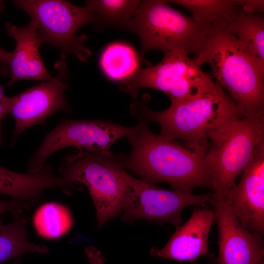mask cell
<instances>
[{"label":"cell","mask_w":264,"mask_h":264,"mask_svg":"<svg viewBox=\"0 0 264 264\" xmlns=\"http://www.w3.org/2000/svg\"><path fill=\"white\" fill-rule=\"evenodd\" d=\"M138 123L126 138L132 150L116 155L124 168L154 185L166 183L174 190L192 192L196 187L211 188V177L205 162L207 149H195L163 138L153 133L148 123L138 117Z\"/></svg>","instance_id":"cell-1"},{"label":"cell","mask_w":264,"mask_h":264,"mask_svg":"<svg viewBox=\"0 0 264 264\" xmlns=\"http://www.w3.org/2000/svg\"><path fill=\"white\" fill-rule=\"evenodd\" d=\"M141 111L138 117L159 125L160 136L180 140L195 149H209L210 142L232 122L245 115L221 87L187 101L171 103L163 110L143 106Z\"/></svg>","instance_id":"cell-2"},{"label":"cell","mask_w":264,"mask_h":264,"mask_svg":"<svg viewBox=\"0 0 264 264\" xmlns=\"http://www.w3.org/2000/svg\"><path fill=\"white\" fill-rule=\"evenodd\" d=\"M194 59L199 66L209 65L215 82L227 91L245 115L264 113V72L224 26H211Z\"/></svg>","instance_id":"cell-3"},{"label":"cell","mask_w":264,"mask_h":264,"mask_svg":"<svg viewBox=\"0 0 264 264\" xmlns=\"http://www.w3.org/2000/svg\"><path fill=\"white\" fill-rule=\"evenodd\" d=\"M264 147V113L236 120L210 142L205 162L213 198H228L236 186L237 176Z\"/></svg>","instance_id":"cell-4"},{"label":"cell","mask_w":264,"mask_h":264,"mask_svg":"<svg viewBox=\"0 0 264 264\" xmlns=\"http://www.w3.org/2000/svg\"><path fill=\"white\" fill-rule=\"evenodd\" d=\"M211 27L172 8L166 0H151L141 1L127 28L139 37L143 53L153 49L163 53L180 49L195 58Z\"/></svg>","instance_id":"cell-5"},{"label":"cell","mask_w":264,"mask_h":264,"mask_svg":"<svg viewBox=\"0 0 264 264\" xmlns=\"http://www.w3.org/2000/svg\"><path fill=\"white\" fill-rule=\"evenodd\" d=\"M59 171L77 189L81 190L80 184L87 187L95 206L98 228L121 212L126 171L116 155L77 149L63 159Z\"/></svg>","instance_id":"cell-6"},{"label":"cell","mask_w":264,"mask_h":264,"mask_svg":"<svg viewBox=\"0 0 264 264\" xmlns=\"http://www.w3.org/2000/svg\"><path fill=\"white\" fill-rule=\"evenodd\" d=\"M220 87L188 53L175 49L164 53L162 60L156 65L139 69L122 82L119 88L134 98L140 88H154L166 93L171 103H177L200 97Z\"/></svg>","instance_id":"cell-7"},{"label":"cell","mask_w":264,"mask_h":264,"mask_svg":"<svg viewBox=\"0 0 264 264\" xmlns=\"http://www.w3.org/2000/svg\"><path fill=\"white\" fill-rule=\"evenodd\" d=\"M14 1L18 8L30 16L44 43L59 48L63 59L69 54L82 61L89 57L90 52L85 46L87 36H76L81 26L94 22L93 10L87 3L78 6L62 0Z\"/></svg>","instance_id":"cell-8"},{"label":"cell","mask_w":264,"mask_h":264,"mask_svg":"<svg viewBox=\"0 0 264 264\" xmlns=\"http://www.w3.org/2000/svg\"><path fill=\"white\" fill-rule=\"evenodd\" d=\"M132 127L92 120L63 119L45 136L27 164L28 173L44 170L47 158L54 153L75 147L95 154L111 155L110 148L119 139L127 138Z\"/></svg>","instance_id":"cell-9"},{"label":"cell","mask_w":264,"mask_h":264,"mask_svg":"<svg viewBox=\"0 0 264 264\" xmlns=\"http://www.w3.org/2000/svg\"><path fill=\"white\" fill-rule=\"evenodd\" d=\"M126 188L122 211L123 220L133 222L145 219L157 222H170L176 226L182 221L181 212L190 206H206L211 202L212 193L195 195L192 192L159 188L126 172Z\"/></svg>","instance_id":"cell-10"},{"label":"cell","mask_w":264,"mask_h":264,"mask_svg":"<svg viewBox=\"0 0 264 264\" xmlns=\"http://www.w3.org/2000/svg\"><path fill=\"white\" fill-rule=\"evenodd\" d=\"M56 67L59 71L56 77L16 95L8 97L7 113L12 115L15 121L11 146L25 130L33 126L43 125L54 112L70 111L65 94L67 88L65 80L66 66L61 62Z\"/></svg>","instance_id":"cell-11"},{"label":"cell","mask_w":264,"mask_h":264,"mask_svg":"<svg viewBox=\"0 0 264 264\" xmlns=\"http://www.w3.org/2000/svg\"><path fill=\"white\" fill-rule=\"evenodd\" d=\"M211 204L218 230V257L214 264H264L263 238L244 227L227 200L213 198Z\"/></svg>","instance_id":"cell-12"},{"label":"cell","mask_w":264,"mask_h":264,"mask_svg":"<svg viewBox=\"0 0 264 264\" xmlns=\"http://www.w3.org/2000/svg\"><path fill=\"white\" fill-rule=\"evenodd\" d=\"M242 225L252 233L264 235V147L243 171L227 199Z\"/></svg>","instance_id":"cell-13"},{"label":"cell","mask_w":264,"mask_h":264,"mask_svg":"<svg viewBox=\"0 0 264 264\" xmlns=\"http://www.w3.org/2000/svg\"><path fill=\"white\" fill-rule=\"evenodd\" d=\"M8 35L16 43L14 51L7 59L0 61V74L9 76L8 86L19 80H35L42 82L53 77L48 73L39 54L44 43L34 22L19 27L10 23L5 24Z\"/></svg>","instance_id":"cell-14"},{"label":"cell","mask_w":264,"mask_h":264,"mask_svg":"<svg viewBox=\"0 0 264 264\" xmlns=\"http://www.w3.org/2000/svg\"><path fill=\"white\" fill-rule=\"evenodd\" d=\"M213 210L206 206L194 208L190 218L176 230L166 244L159 249L153 247L150 254L157 258L171 259L179 262H188L194 264L197 259L210 254L208 237L215 220Z\"/></svg>","instance_id":"cell-15"},{"label":"cell","mask_w":264,"mask_h":264,"mask_svg":"<svg viewBox=\"0 0 264 264\" xmlns=\"http://www.w3.org/2000/svg\"><path fill=\"white\" fill-rule=\"evenodd\" d=\"M224 27L264 72V18L258 14L244 12L238 7Z\"/></svg>","instance_id":"cell-16"},{"label":"cell","mask_w":264,"mask_h":264,"mask_svg":"<svg viewBox=\"0 0 264 264\" xmlns=\"http://www.w3.org/2000/svg\"><path fill=\"white\" fill-rule=\"evenodd\" d=\"M22 210L12 213L14 220L11 223L0 224V264L26 253H46L49 251L45 245L28 240L25 228L27 218Z\"/></svg>","instance_id":"cell-17"},{"label":"cell","mask_w":264,"mask_h":264,"mask_svg":"<svg viewBox=\"0 0 264 264\" xmlns=\"http://www.w3.org/2000/svg\"><path fill=\"white\" fill-rule=\"evenodd\" d=\"M189 10L192 18L206 26H223L238 8L237 0H166Z\"/></svg>","instance_id":"cell-18"},{"label":"cell","mask_w":264,"mask_h":264,"mask_svg":"<svg viewBox=\"0 0 264 264\" xmlns=\"http://www.w3.org/2000/svg\"><path fill=\"white\" fill-rule=\"evenodd\" d=\"M100 65L110 78L122 82L140 69L134 50L130 46L121 43L112 44L106 48L101 57Z\"/></svg>","instance_id":"cell-19"},{"label":"cell","mask_w":264,"mask_h":264,"mask_svg":"<svg viewBox=\"0 0 264 264\" xmlns=\"http://www.w3.org/2000/svg\"><path fill=\"white\" fill-rule=\"evenodd\" d=\"M33 223L37 233L46 239H57L66 234L73 220L68 209L58 203L48 202L35 213Z\"/></svg>","instance_id":"cell-20"},{"label":"cell","mask_w":264,"mask_h":264,"mask_svg":"<svg viewBox=\"0 0 264 264\" xmlns=\"http://www.w3.org/2000/svg\"><path fill=\"white\" fill-rule=\"evenodd\" d=\"M141 1L135 0H90L94 22L103 25L127 28Z\"/></svg>","instance_id":"cell-21"},{"label":"cell","mask_w":264,"mask_h":264,"mask_svg":"<svg viewBox=\"0 0 264 264\" xmlns=\"http://www.w3.org/2000/svg\"><path fill=\"white\" fill-rule=\"evenodd\" d=\"M239 7L242 10L254 14L264 12V1L262 0H237Z\"/></svg>","instance_id":"cell-22"},{"label":"cell","mask_w":264,"mask_h":264,"mask_svg":"<svg viewBox=\"0 0 264 264\" xmlns=\"http://www.w3.org/2000/svg\"><path fill=\"white\" fill-rule=\"evenodd\" d=\"M28 207L26 203L14 199L11 200L0 199V216L6 212H9L12 214L17 210L28 208ZM2 222L0 220V224Z\"/></svg>","instance_id":"cell-23"},{"label":"cell","mask_w":264,"mask_h":264,"mask_svg":"<svg viewBox=\"0 0 264 264\" xmlns=\"http://www.w3.org/2000/svg\"><path fill=\"white\" fill-rule=\"evenodd\" d=\"M85 253L89 264H104L105 258L101 251L94 246L85 247Z\"/></svg>","instance_id":"cell-24"},{"label":"cell","mask_w":264,"mask_h":264,"mask_svg":"<svg viewBox=\"0 0 264 264\" xmlns=\"http://www.w3.org/2000/svg\"><path fill=\"white\" fill-rule=\"evenodd\" d=\"M6 84L4 85H0V145L2 143L1 124V121L5 115L7 113V99L8 97L4 94V91L6 87H8Z\"/></svg>","instance_id":"cell-25"},{"label":"cell","mask_w":264,"mask_h":264,"mask_svg":"<svg viewBox=\"0 0 264 264\" xmlns=\"http://www.w3.org/2000/svg\"><path fill=\"white\" fill-rule=\"evenodd\" d=\"M3 10V5L2 1L0 0V12ZM10 52H7L0 47V61H3L8 58Z\"/></svg>","instance_id":"cell-26"},{"label":"cell","mask_w":264,"mask_h":264,"mask_svg":"<svg viewBox=\"0 0 264 264\" xmlns=\"http://www.w3.org/2000/svg\"><path fill=\"white\" fill-rule=\"evenodd\" d=\"M21 261V258H18L13 260V262L10 264H20Z\"/></svg>","instance_id":"cell-27"}]
</instances>
